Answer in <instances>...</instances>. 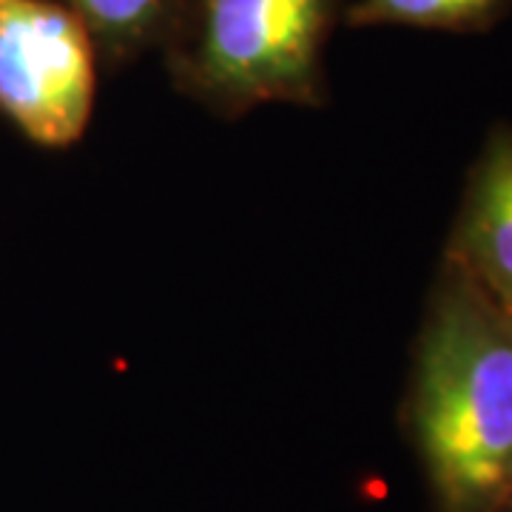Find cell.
<instances>
[{"instance_id":"cell-4","label":"cell","mask_w":512,"mask_h":512,"mask_svg":"<svg viewBox=\"0 0 512 512\" xmlns=\"http://www.w3.org/2000/svg\"><path fill=\"white\" fill-rule=\"evenodd\" d=\"M444 259L512 319V126L495 128L481 148Z\"/></svg>"},{"instance_id":"cell-5","label":"cell","mask_w":512,"mask_h":512,"mask_svg":"<svg viewBox=\"0 0 512 512\" xmlns=\"http://www.w3.org/2000/svg\"><path fill=\"white\" fill-rule=\"evenodd\" d=\"M86 23L100 63L120 69L163 49L180 0H60Z\"/></svg>"},{"instance_id":"cell-2","label":"cell","mask_w":512,"mask_h":512,"mask_svg":"<svg viewBox=\"0 0 512 512\" xmlns=\"http://www.w3.org/2000/svg\"><path fill=\"white\" fill-rule=\"evenodd\" d=\"M342 0H180L163 60L174 89L220 117L325 106V49Z\"/></svg>"},{"instance_id":"cell-6","label":"cell","mask_w":512,"mask_h":512,"mask_svg":"<svg viewBox=\"0 0 512 512\" xmlns=\"http://www.w3.org/2000/svg\"><path fill=\"white\" fill-rule=\"evenodd\" d=\"M510 0H356L345 23L362 26H416L439 32H484L507 12Z\"/></svg>"},{"instance_id":"cell-3","label":"cell","mask_w":512,"mask_h":512,"mask_svg":"<svg viewBox=\"0 0 512 512\" xmlns=\"http://www.w3.org/2000/svg\"><path fill=\"white\" fill-rule=\"evenodd\" d=\"M97 46L60 0H0V114L40 148L74 146L92 120Z\"/></svg>"},{"instance_id":"cell-7","label":"cell","mask_w":512,"mask_h":512,"mask_svg":"<svg viewBox=\"0 0 512 512\" xmlns=\"http://www.w3.org/2000/svg\"><path fill=\"white\" fill-rule=\"evenodd\" d=\"M504 512H512V498H510V501H507V507H504Z\"/></svg>"},{"instance_id":"cell-1","label":"cell","mask_w":512,"mask_h":512,"mask_svg":"<svg viewBox=\"0 0 512 512\" xmlns=\"http://www.w3.org/2000/svg\"><path fill=\"white\" fill-rule=\"evenodd\" d=\"M404 421L436 512L512 498V319L450 259L421 322Z\"/></svg>"}]
</instances>
